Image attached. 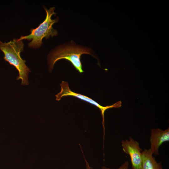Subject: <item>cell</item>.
Returning <instances> with one entry per match:
<instances>
[{"mask_svg": "<svg viewBox=\"0 0 169 169\" xmlns=\"http://www.w3.org/2000/svg\"><path fill=\"white\" fill-rule=\"evenodd\" d=\"M141 169H163L161 162H157L151 150L144 149L142 152Z\"/></svg>", "mask_w": 169, "mask_h": 169, "instance_id": "52a82bcc", "label": "cell"}, {"mask_svg": "<svg viewBox=\"0 0 169 169\" xmlns=\"http://www.w3.org/2000/svg\"><path fill=\"white\" fill-rule=\"evenodd\" d=\"M121 146L124 152L130 156L132 169H141L143 150L140 147L139 143L131 136L128 140L121 141Z\"/></svg>", "mask_w": 169, "mask_h": 169, "instance_id": "5b68a950", "label": "cell"}, {"mask_svg": "<svg viewBox=\"0 0 169 169\" xmlns=\"http://www.w3.org/2000/svg\"><path fill=\"white\" fill-rule=\"evenodd\" d=\"M44 8L46 13L45 20L36 28L31 29L30 34L24 36H22L19 38L18 39V40H22L23 39L31 40L28 44L29 48H38L42 44L43 38L48 39L50 37H53L58 35L57 31L53 28V25L58 21L59 18L58 17L54 19H52L51 18L52 15L56 13L54 12L55 7H51L48 9L44 6Z\"/></svg>", "mask_w": 169, "mask_h": 169, "instance_id": "3957f363", "label": "cell"}, {"mask_svg": "<svg viewBox=\"0 0 169 169\" xmlns=\"http://www.w3.org/2000/svg\"><path fill=\"white\" fill-rule=\"evenodd\" d=\"M24 44L22 40L14 38L8 42L0 41V50L3 53L4 59L11 65L14 66L18 70L19 75L17 80H21L22 85L29 84L28 75L30 72L26 65V61L23 59L20 53L24 50Z\"/></svg>", "mask_w": 169, "mask_h": 169, "instance_id": "6da1fadb", "label": "cell"}, {"mask_svg": "<svg viewBox=\"0 0 169 169\" xmlns=\"http://www.w3.org/2000/svg\"><path fill=\"white\" fill-rule=\"evenodd\" d=\"M84 159L86 163V169H93L92 167L90 166L88 162H87L85 158H84Z\"/></svg>", "mask_w": 169, "mask_h": 169, "instance_id": "9c48e42d", "label": "cell"}, {"mask_svg": "<svg viewBox=\"0 0 169 169\" xmlns=\"http://www.w3.org/2000/svg\"><path fill=\"white\" fill-rule=\"evenodd\" d=\"M60 85L61 87V91L59 93L55 95L56 99L57 100H60L63 97L71 96L75 97L93 105L99 109L101 112V115L102 118V124L103 127L104 133V135H105V112L106 110L110 108L120 107L121 106V101H120L117 102L111 105L103 106L87 96L72 91L70 90L68 83L67 82L62 81L60 84Z\"/></svg>", "mask_w": 169, "mask_h": 169, "instance_id": "277c9868", "label": "cell"}, {"mask_svg": "<svg viewBox=\"0 0 169 169\" xmlns=\"http://www.w3.org/2000/svg\"><path fill=\"white\" fill-rule=\"evenodd\" d=\"M92 55L91 50L84 47L73 43L62 45L57 47L49 54L48 64L49 71H51L55 63L58 60L65 59L69 61L80 73L84 72L80 61L83 54Z\"/></svg>", "mask_w": 169, "mask_h": 169, "instance_id": "7a4b0ae2", "label": "cell"}, {"mask_svg": "<svg viewBox=\"0 0 169 169\" xmlns=\"http://www.w3.org/2000/svg\"><path fill=\"white\" fill-rule=\"evenodd\" d=\"M129 163L128 161L125 162L120 166L116 169H129ZM102 169H111L105 166H103Z\"/></svg>", "mask_w": 169, "mask_h": 169, "instance_id": "ba28073f", "label": "cell"}, {"mask_svg": "<svg viewBox=\"0 0 169 169\" xmlns=\"http://www.w3.org/2000/svg\"><path fill=\"white\" fill-rule=\"evenodd\" d=\"M169 141V128L162 130L159 128L151 130L150 143L151 150L153 155H159V149L162 144Z\"/></svg>", "mask_w": 169, "mask_h": 169, "instance_id": "8992f818", "label": "cell"}]
</instances>
